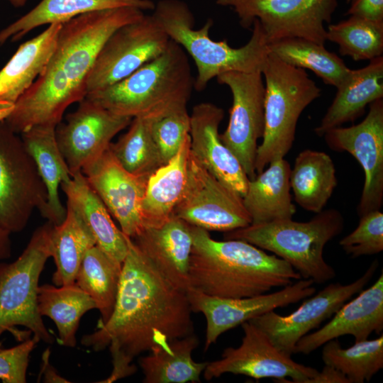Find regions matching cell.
Segmentation results:
<instances>
[{
    "instance_id": "8fae6325",
    "label": "cell",
    "mask_w": 383,
    "mask_h": 383,
    "mask_svg": "<svg viewBox=\"0 0 383 383\" xmlns=\"http://www.w3.org/2000/svg\"><path fill=\"white\" fill-rule=\"evenodd\" d=\"M170 37L152 14L116 30L100 50L87 82V94L111 86L153 60Z\"/></svg>"
},
{
    "instance_id": "8992f818",
    "label": "cell",
    "mask_w": 383,
    "mask_h": 383,
    "mask_svg": "<svg viewBox=\"0 0 383 383\" xmlns=\"http://www.w3.org/2000/svg\"><path fill=\"white\" fill-rule=\"evenodd\" d=\"M342 213L335 209L323 210L308 221L292 218L249 226L225 232L224 239L248 242L272 252L288 262L302 279L323 284L333 279L335 270L323 257L326 245L341 233Z\"/></svg>"
},
{
    "instance_id": "ee69618b",
    "label": "cell",
    "mask_w": 383,
    "mask_h": 383,
    "mask_svg": "<svg viewBox=\"0 0 383 383\" xmlns=\"http://www.w3.org/2000/svg\"><path fill=\"white\" fill-rule=\"evenodd\" d=\"M50 350L46 349L42 355V366L40 375L43 374L44 382H70L66 379L58 374L55 368L49 362Z\"/></svg>"
},
{
    "instance_id": "e0dca14e",
    "label": "cell",
    "mask_w": 383,
    "mask_h": 383,
    "mask_svg": "<svg viewBox=\"0 0 383 383\" xmlns=\"http://www.w3.org/2000/svg\"><path fill=\"white\" fill-rule=\"evenodd\" d=\"M314 282L300 279L282 289L242 298L211 296L189 288L187 295L192 312L201 313L206 321L204 351L223 333L277 308L285 307L316 293Z\"/></svg>"
},
{
    "instance_id": "6da1fadb",
    "label": "cell",
    "mask_w": 383,
    "mask_h": 383,
    "mask_svg": "<svg viewBox=\"0 0 383 383\" xmlns=\"http://www.w3.org/2000/svg\"><path fill=\"white\" fill-rule=\"evenodd\" d=\"M128 245L113 312L81 343L95 352L109 348L112 361L132 363L144 352L193 334L194 323L187 292L166 279L128 237Z\"/></svg>"
},
{
    "instance_id": "5b68a950",
    "label": "cell",
    "mask_w": 383,
    "mask_h": 383,
    "mask_svg": "<svg viewBox=\"0 0 383 383\" xmlns=\"http://www.w3.org/2000/svg\"><path fill=\"white\" fill-rule=\"evenodd\" d=\"M152 15L170 38L193 59L196 68V90L203 91L212 79L223 72L262 73L270 50L257 20L252 23L248 42L235 48L231 47L226 40L216 41L211 38V19L195 29L194 15L183 1L160 0L155 5Z\"/></svg>"
},
{
    "instance_id": "ba28073f",
    "label": "cell",
    "mask_w": 383,
    "mask_h": 383,
    "mask_svg": "<svg viewBox=\"0 0 383 383\" xmlns=\"http://www.w3.org/2000/svg\"><path fill=\"white\" fill-rule=\"evenodd\" d=\"M53 226L47 221L39 226L15 261L0 263V338L5 332H10L23 341L33 333L39 341L53 342L38 309V282L51 257ZM1 345L0 340V348Z\"/></svg>"
},
{
    "instance_id": "d6986e66",
    "label": "cell",
    "mask_w": 383,
    "mask_h": 383,
    "mask_svg": "<svg viewBox=\"0 0 383 383\" xmlns=\"http://www.w3.org/2000/svg\"><path fill=\"white\" fill-rule=\"evenodd\" d=\"M82 172L121 231L131 239L136 237L144 227L142 202L149 177L128 172L109 148Z\"/></svg>"
},
{
    "instance_id": "2e32d148",
    "label": "cell",
    "mask_w": 383,
    "mask_h": 383,
    "mask_svg": "<svg viewBox=\"0 0 383 383\" xmlns=\"http://www.w3.org/2000/svg\"><path fill=\"white\" fill-rule=\"evenodd\" d=\"M323 137L329 148L348 152L363 170L364 184L357 207L359 217L380 210L383 204V99L370 104L369 112L360 123L332 128Z\"/></svg>"
},
{
    "instance_id": "836d02e7",
    "label": "cell",
    "mask_w": 383,
    "mask_h": 383,
    "mask_svg": "<svg viewBox=\"0 0 383 383\" xmlns=\"http://www.w3.org/2000/svg\"><path fill=\"white\" fill-rule=\"evenodd\" d=\"M121 270L122 265L96 245L87 251L81 262L74 284L95 301L101 314L97 325L106 323L113 312Z\"/></svg>"
},
{
    "instance_id": "d4e9b609",
    "label": "cell",
    "mask_w": 383,
    "mask_h": 383,
    "mask_svg": "<svg viewBox=\"0 0 383 383\" xmlns=\"http://www.w3.org/2000/svg\"><path fill=\"white\" fill-rule=\"evenodd\" d=\"M55 128L54 126L38 125L21 133L47 190V203L41 216L54 226L61 223L67 213L60 198L59 187L72 177L58 147Z\"/></svg>"
},
{
    "instance_id": "b9f144b4",
    "label": "cell",
    "mask_w": 383,
    "mask_h": 383,
    "mask_svg": "<svg viewBox=\"0 0 383 383\" xmlns=\"http://www.w3.org/2000/svg\"><path fill=\"white\" fill-rule=\"evenodd\" d=\"M347 14L383 22V0H350Z\"/></svg>"
},
{
    "instance_id": "60d3db41",
    "label": "cell",
    "mask_w": 383,
    "mask_h": 383,
    "mask_svg": "<svg viewBox=\"0 0 383 383\" xmlns=\"http://www.w3.org/2000/svg\"><path fill=\"white\" fill-rule=\"evenodd\" d=\"M38 342V339L33 335L12 348H0V379L2 382H26L29 357Z\"/></svg>"
},
{
    "instance_id": "83f0119b",
    "label": "cell",
    "mask_w": 383,
    "mask_h": 383,
    "mask_svg": "<svg viewBox=\"0 0 383 383\" xmlns=\"http://www.w3.org/2000/svg\"><path fill=\"white\" fill-rule=\"evenodd\" d=\"M189 155V134L176 155L149 177L142 202L143 228L158 226L173 215L185 187Z\"/></svg>"
},
{
    "instance_id": "ffe728a7",
    "label": "cell",
    "mask_w": 383,
    "mask_h": 383,
    "mask_svg": "<svg viewBox=\"0 0 383 383\" xmlns=\"http://www.w3.org/2000/svg\"><path fill=\"white\" fill-rule=\"evenodd\" d=\"M189 116L191 154L221 182L243 197L249 178L221 140L218 128L223 110L214 104L202 102L193 107Z\"/></svg>"
},
{
    "instance_id": "3957f363",
    "label": "cell",
    "mask_w": 383,
    "mask_h": 383,
    "mask_svg": "<svg viewBox=\"0 0 383 383\" xmlns=\"http://www.w3.org/2000/svg\"><path fill=\"white\" fill-rule=\"evenodd\" d=\"M192 234L190 288L214 296L242 298L302 279L285 260L248 242L216 240L208 231L194 226Z\"/></svg>"
},
{
    "instance_id": "7a4b0ae2",
    "label": "cell",
    "mask_w": 383,
    "mask_h": 383,
    "mask_svg": "<svg viewBox=\"0 0 383 383\" xmlns=\"http://www.w3.org/2000/svg\"><path fill=\"white\" fill-rule=\"evenodd\" d=\"M144 15L137 8L120 7L83 13L63 23L45 68L5 119L9 128L21 134L35 126H57L65 110L86 97L89 74L106 40Z\"/></svg>"
},
{
    "instance_id": "9a60e30c",
    "label": "cell",
    "mask_w": 383,
    "mask_h": 383,
    "mask_svg": "<svg viewBox=\"0 0 383 383\" xmlns=\"http://www.w3.org/2000/svg\"><path fill=\"white\" fill-rule=\"evenodd\" d=\"M378 267L374 260L355 281L342 284H328L316 294L303 301L294 311L281 316L273 311L248 321L261 329L282 353L292 356L296 344L311 331L331 318L353 295L361 292L370 281Z\"/></svg>"
},
{
    "instance_id": "4316f807",
    "label": "cell",
    "mask_w": 383,
    "mask_h": 383,
    "mask_svg": "<svg viewBox=\"0 0 383 383\" xmlns=\"http://www.w3.org/2000/svg\"><path fill=\"white\" fill-rule=\"evenodd\" d=\"M267 166L249 179L242 197L252 224L292 218L296 213L291 194L289 163L280 158Z\"/></svg>"
},
{
    "instance_id": "44dd1931",
    "label": "cell",
    "mask_w": 383,
    "mask_h": 383,
    "mask_svg": "<svg viewBox=\"0 0 383 383\" xmlns=\"http://www.w3.org/2000/svg\"><path fill=\"white\" fill-rule=\"evenodd\" d=\"M383 330V273L358 296L345 302L331 320L320 329L303 336L296 344L294 353L309 354L328 341L350 335L355 342L368 339L371 333Z\"/></svg>"
},
{
    "instance_id": "277c9868",
    "label": "cell",
    "mask_w": 383,
    "mask_h": 383,
    "mask_svg": "<svg viewBox=\"0 0 383 383\" xmlns=\"http://www.w3.org/2000/svg\"><path fill=\"white\" fill-rule=\"evenodd\" d=\"M194 88L188 55L170 39L160 55L125 79L85 98L116 115L155 120L187 109Z\"/></svg>"
},
{
    "instance_id": "5bb4252c",
    "label": "cell",
    "mask_w": 383,
    "mask_h": 383,
    "mask_svg": "<svg viewBox=\"0 0 383 383\" xmlns=\"http://www.w3.org/2000/svg\"><path fill=\"white\" fill-rule=\"evenodd\" d=\"M243 337L238 348H226L219 360L208 362L203 372L209 381L223 374L248 376L255 379L272 377L277 382L306 383L318 370L294 361L279 350L258 327L241 324Z\"/></svg>"
},
{
    "instance_id": "f35d334b",
    "label": "cell",
    "mask_w": 383,
    "mask_h": 383,
    "mask_svg": "<svg viewBox=\"0 0 383 383\" xmlns=\"http://www.w3.org/2000/svg\"><path fill=\"white\" fill-rule=\"evenodd\" d=\"M339 245L353 258L382 252L383 213L380 210H374L360 216L356 228L343 237Z\"/></svg>"
},
{
    "instance_id": "4fadbf2b",
    "label": "cell",
    "mask_w": 383,
    "mask_h": 383,
    "mask_svg": "<svg viewBox=\"0 0 383 383\" xmlns=\"http://www.w3.org/2000/svg\"><path fill=\"white\" fill-rule=\"evenodd\" d=\"M233 96L228 124L220 134L223 143L233 153L249 179L257 175V141L265 128V87L261 72L230 71L216 77Z\"/></svg>"
},
{
    "instance_id": "8d00e7d4",
    "label": "cell",
    "mask_w": 383,
    "mask_h": 383,
    "mask_svg": "<svg viewBox=\"0 0 383 383\" xmlns=\"http://www.w3.org/2000/svg\"><path fill=\"white\" fill-rule=\"evenodd\" d=\"M151 123V119L133 118L128 130L109 146L121 165L135 175L150 177L164 165L152 134Z\"/></svg>"
},
{
    "instance_id": "4dcf8cb0",
    "label": "cell",
    "mask_w": 383,
    "mask_h": 383,
    "mask_svg": "<svg viewBox=\"0 0 383 383\" xmlns=\"http://www.w3.org/2000/svg\"><path fill=\"white\" fill-rule=\"evenodd\" d=\"M199 339L193 333L172 341L166 348H155L140 357L139 365L145 383L199 382L209 362H197L192 358Z\"/></svg>"
},
{
    "instance_id": "ab89813d",
    "label": "cell",
    "mask_w": 383,
    "mask_h": 383,
    "mask_svg": "<svg viewBox=\"0 0 383 383\" xmlns=\"http://www.w3.org/2000/svg\"><path fill=\"white\" fill-rule=\"evenodd\" d=\"M189 128L190 116L187 109L152 120V134L164 165L178 152L189 134Z\"/></svg>"
},
{
    "instance_id": "1f68e13d",
    "label": "cell",
    "mask_w": 383,
    "mask_h": 383,
    "mask_svg": "<svg viewBox=\"0 0 383 383\" xmlns=\"http://www.w3.org/2000/svg\"><path fill=\"white\" fill-rule=\"evenodd\" d=\"M93 309H96L95 301L74 283L38 287V312L42 317L48 316L54 321L58 331L57 342L61 345L75 347L80 319Z\"/></svg>"
},
{
    "instance_id": "9c48e42d",
    "label": "cell",
    "mask_w": 383,
    "mask_h": 383,
    "mask_svg": "<svg viewBox=\"0 0 383 383\" xmlns=\"http://www.w3.org/2000/svg\"><path fill=\"white\" fill-rule=\"evenodd\" d=\"M45 186L21 138L0 121V223L11 233L22 231L34 211L43 212Z\"/></svg>"
},
{
    "instance_id": "e575fe53",
    "label": "cell",
    "mask_w": 383,
    "mask_h": 383,
    "mask_svg": "<svg viewBox=\"0 0 383 383\" xmlns=\"http://www.w3.org/2000/svg\"><path fill=\"white\" fill-rule=\"evenodd\" d=\"M271 52L294 67L313 72L323 82L337 87L350 72L343 60L324 45L301 38H289L269 44Z\"/></svg>"
},
{
    "instance_id": "d590c367",
    "label": "cell",
    "mask_w": 383,
    "mask_h": 383,
    "mask_svg": "<svg viewBox=\"0 0 383 383\" xmlns=\"http://www.w3.org/2000/svg\"><path fill=\"white\" fill-rule=\"evenodd\" d=\"M322 360L342 372L350 383L370 382L383 368V335L355 342L344 349L337 338L323 345Z\"/></svg>"
},
{
    "instance_id": "7402d4cb",
    "label": "cell",
    "mask_w": 383,
    "mask_h": 383,
    "mask_svg": "<svg viewBox=\"0 0 383 383\" xmlns=\"http://www.w3.org/2000/svg\"><path fill=\"white\" fill-rule=\"evenodd\" d=\"M131 240L172 284L186 292L190 288L189 264L193 243L190 224L173 214L158 226L143 228Z\"/></svg>"
},
{
    "instance_id": "f6af8a7d",
    "label": "cell",
    "mask_w": 383,
    "mask_h": 383,
    "mask_svg": "<svg viewBox=\"0 0 383 383\" xmlns=\"http://www.w3.org/2000/svg\"><path fill=\"white\" fill-rule=\"evenodd\" d=\"M11 233L0 223V261L11 255Z\"/></svg>"
},
{
    "instance_id": "bcb514c9",
    "label": "cell",
    "mask_w": 383,
    "mask_h": 383,
    "mask_svg": "<svg viewBox=\"0 0 383 383\" xmlns=\"http://www.w3.org/2000/svg\"><path fill=\"white\" fill-rule=\"evenodd\" d=\"M13 107L0 109V121L5 120Z\"/></svg>"
},
{
    "instance_id": "7dc6e473",
    "label": "cell",
    "mask_w": 383,
    "mask_h": 383,
    "mask_svg": "<svg viewBox=\"0 0 383 383\" xmlns=\"http://www.w3.org/2000/svg\"><path fill=\"white\" fill-rule=\"evenodd\" d=\"M15 7H21L26 4L28 0H9Z\"/></svg>"
},
{
    "instance_id": "603a6c76",
    "label": "cell",
    "mask_w": 383,
    "mask_h": 383,
    "mask_svg": "<svg viewBox=\"0 0 383 383\" xmlns=\"http://www.w3.org/2000/svg\"><path fill=\"white\" fill-rule=\"evenodd\" d=\"M336 94L314 128L320 137L329 130L353 122L362 116L367 105L383 98V57L370 60L369 64L358 70H350L336 87Z\"/></svg>"
},
{
    "instance_id": "ac0fdd59",
    "label": "cell",
    "mask_w": 383,
    "mask_h": 383,
    "mask_svg": "<svg viewBox=\"0 0 383 383\" xmlns=\"http://www.w3.org/2000/svg\"><path fill=\"white\" fill-rule=\"evenodd\" d=\"M132 118L116 115L84 98L55 128L60 150L71 175L82 172L109 148L112 139L129 126Z\"/></svg>"
},
{
    "instance_id": "74e56055",
    "label": "cell",
    "mask_w": 383,
    "mask_h": 383,
    "mask_svg": "<svg viewBox=\"0 0 383 383\" xmlns=\"http://www.w3.org/2000/svg\"><path fill=\"white\" fill-rule=\"evenodd\" d=\"M326 39L339 46L341 55L355 61L371 60L382 56L383 22L350 16L347 20L329 25Z\"/></svg>"
},
{
    "instance_id": "c3c4849f",
    "label": "cell",
    "mask_w": 383,
    "mask_h": 383,
    "mask_svg": "<svg viewBox=\"0 0 383 383\" xmlns=\"http://www.w3.org/2000/svg\"><path fill=\"white\" fill-rule=\"evenodd\" d=\"M350 1V0H347V2H348V3H349Z\"/></svg>"
},
{
    "instance_id": "7c38bea8",
    "label": "cell",
    "mask_w": 383,
    "mask_h": 383,
    "mask_svg": "<svg viewBox=\"0 0 383 383\" xmlns=\"http://www.w3.org/2000/svg\"><path fill=\"white\" fill-rule=\"evenodd\" d=\"M173 214L208 231L225 233L252 223L242 197L216 178L191 152L185 187Z\"/></svg>"
},
{
    "instance_id": "7bdbcfd3",
    "label": "cell",
    "mask_w": 383,
    "mask_h": 383,
    "mask_svg": "<svg viewBox=\"0 0 383 383\" xmlns=\"http://www.w3.org/2000/svg\"><path fill=\"white\" fill-rule=\"evenodd\" d=\"M306 383H350V382L339 370L332 366L325 365L321 371H318Z\"/></svg>"
},
{
    "instance_id": "d6a6232c",
    "label": "cell",
    "mask_w": 383,
    "mask_h": 383,
    "mask_svg": "<svg viewBox=\"0 0 383 383\" xmlns=\"http://www.w3.org/2000/svg\"><path fill=\"white\" fill-rule=\"evenodd\" d=\"M67 213L64 221L53 226L50 236L51 257L56 270L52 275L55 286L74 283L81 262L96 240L82 217L66 204Z\"/></svg>"
},
{
    "instance_id": "f1b7e54d",
    "label": "cell",
    "mask_w": 383,
    "mask_h": 383,
    "mask_svg": "<svg viewBox=\"0 0 383 383\" xmlns=\"http://www.w3.org/2000/svg\"><path fill=\"white\" fill-rule=\"evenodd\" d=\"M151 0H41L27 13L0 31V45L8 39L16 41L43 25L63 23L83 13L120 7L153 10Z\"/></svg>"
},
{
    "instance_id": "52a82bcc",
    "label": "cell",
    "mask_w": 383,
    "mask_h": 383,
    "mask_svg": "<svg viewBox=\"0 0 383 383\" xmlns=\"http://www.w3.org/2000/svg\"><path fill=\"white\" fill-rule=\"evenodd\" d=\"M262 74L265 82V128L257 150V174L289 152L301 113L321 95L320 88L304 69L284 62L271 52Z\"/></svg>"
},
{
    "instance_id": "30bf717a",
    "label": "cell",
    "mask_w": 383,
    "mask_h": 383,
    "mask_svg": "<svg viewBox=\"0 0 383 383\" xmlns=\"http://www.w3.org/2000/svg\"><path fill=\"white\" fill-rule=\"evenodd\" d=\"M237 14L240 24L250 28L257 20L270 44L301 38L324 45L326 23H330L338 0H216Z\"/></svg>"
},
{
    "instance_id": "cb8c5ba5",
    "label": "cell",
    "mask_w": 383,
    "mask_h": 383,
    "mask_svg": "<svg viewBox=\"0 0 383 383\" xmlns=\"http://www.w3.org/2000/svg\"><path fill=\"white\" fill-rule=\"evenodd\" d=\"M60 187L67 196V203L79 214L91 231L96 245L122 265L128 252V236L116 226L106 206L84 174H73Z\"/></svg>"
},
{
    "instance_id": "f546056e",
    "label": "cell",
    "mask_w": 383,
    "mask_h": 383,
    "mask_svg": "<svg viewBox=\"0 0 383 383\" xmlns=\"http://www.w3.org/2000/svg\"><path fill=\"white\" fill-rule=\"evenodd\" d=\"M289 182L299 206L315 213L321 212L338 183L331 157L322 151L306 149L300 152L291 168Z\"/></svg>"
},
{
    "instance_id": "484cf974",
    "label": "cell",
    "mask_w": 383,
    "mask_h": 383,
    "mask_svg": "<svg viewBox=\"0 0 383 383\" xmlns=\"http://www.w3.org/2000/svg\"><path fill=\"white\" fill-rule=\"evenodd\" d=\"M62 23H52L21 44L0 71V109L13 107L40 74L55 48Z\"/></svg>"
}]
</instances>
